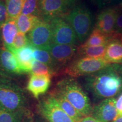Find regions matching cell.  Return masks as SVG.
I'll list each match as a JSON object with an SVG mask.
<instances>
[{
	"label": "cell",
	"instance_id": "cell-24",
	"mask_svg": "<svg viewBox=\"0 0 122 122\" xmlns=\"http://www.w3.org/2000/svg\"><path fill=\"white\" fill-rule=\"evenodd\" d=\"M7 19H17L21 14L24 0H5Z\"/></svg>",
	"mask_w": 122,
	"mask_h": 122
},
{
	"label": "cell",
	"instance_id": "cell-34",
	"mask_svg": "<svg viewBox=\"0 0 122 122\" xmlns=\"http://www.w3.org/2000/svg\"><path fill=\"white\" fill-rule=\"evenodd\" d=\"M21 122H33V115H32L31 112H29L24 117L23 119Z\"/></svg>",
	"mask_w": 122,
	"mask_h": 122
},
{
	"label": "cell",
	"instance_id": "cell-30",
	"mask_svg": "<svg viewBox=\"0 0 122 122\" xmlns=\"http://www.w3.org/2000/svg\"><path fill=\"white\" fill-rule=\"evenodd\" d=\"M114 1L115 0H94L96 4L100 8H102V7L107 5L110 3L114 2Z\"/></svg>",
	"mask_w": 122,
	"mask_h": 122
},
{
	"label": "cell",
	"instance_id": "cell-13",
	"mask_svg": "<svg viewBox=\"0 0 122 122\" xmlns=\"http://www.w3.org/2000/svg\"><path fill=\"white\" fill-rule=\"evenodd\" d=\"M115 98H106L93 108L92 117L102 122H112L118 117Z\"/></svg>",
	"mask_w": 122,
	"mask_h": 122
},
{
	"label": "cell",
	"instance_id": "cell-19",
	"mask_svg": "<svg viewBox=\"0 0 122 122\" xmlns=\"http://www.w3.org/2000/svg\"><path fill=\"white\" fill-rule=\"evenodd\" d=\"M107 45L94 46H82L80 45L77 48L76 56L77 57L104 58Z\"/></svg>",
	"mask_w": 122,
	"mask_h": 122
},
{
	"label": "cell",
	"instance_id": "cell-23",
	"mask_svg": "<svg viewBox=\"0 0 122 122\" xmlns=\"http://www.w3.org/2000/svg\"><path fill=\"white\" fill-rule=\"evenodd\" d=\"M33 56L35 60L48 66L56 74L59 70L49 52L47 50L41 49L34 48Z\"/></svg>",
	"mask_w": 122,
	"mask_h": 122
},
{
	"label": "cell",
	"instance_id": "cell-8",
	"mask_svg": "<svg viewBox=\"0 0 122 122\" xmlns=\"http://www.w3.org/2000/svg\"><path fill=\"white\" fill-rule=\"evenodd\" d=\"M27 36L29 44L34 48L46 50L53 43L50 24L42 19L40 20Z\"/></svg>",
	"mask_w": 122,
	"mask_h": 122
},
{
	"label": "cell",
	"instance_id": "cell-25",
	"mask_svg": "<svg viewBox=\"0 0 122 122\" xmlns=\"http://www.w3.org/2000/svg\"><path fill=\"white\" fill-rule=\"evenodd\" d=\"M22 14L40 16L39 0H24Z\"/></svg>",
	"mask_w": 122,
	"mask_h": 122
},
{
	"label": "cell",
	"instance_id": "cell-21",
	"mask_svg": "<svg viewBox=\"0 0 122 122\" xmlns=\"http://www.w3.org/2000/svg\"><path fill=\"white\" fill-rule=\"evenodd\" d=\"M30 111L28 109L11 111L0 105V122H21Z\"/></svg>",
	"mask_w": 122,
	"mask_h": 122
},
{
	"label": "cell",
	"instance_id": "cell-15",
	"mask_svg": "<svg viewBox=\"0 0 122 122\" xmlns=\"http://www.w3.org/2000/svg\"><path fill=\"white\" fill-rule=\"evenodd\" d=\"M33 50L34 48L32 46L28 45L19 49H13L10 51L17 59L22 74H30L31 71L35 61L33 56Z\"/></svg>",
	"mask_w": 122,
	"mask_h": 122
},
{
	"label": "cell",
	"instance_id": "cell-17",
	"mask_svg": "<svg viewBox=\"0 0 122 122\" xmlns=\"http://www.w3.org/2000/svg\"><path fill=\"white\" fill-rule=\"evenodd\" d=\"M50 94H51L56 98L62 110L75 122H79L84 117L61 93H59L57 90L54 89V91L51 92Z\"/></svg>",
	"mask_w": 122,
	"mask_h": 122
},
{
	"label": "cell",
	"instance_id": "cell-2",
	"mask_svg": "<svg viewBox=\"0 0 122 122\" xmlns=\"http://www.w3.org/2000/svg\"><path fill=\"white\" fill-rule=\"evenodd\" d=\"M55 89L58 91L84 117L92 114L93 108L87 94L73 77H66L57 84Z\"/></svg>",
	"mask_w": 122,
	"mask_h": 122
},
{
	"label": "cell",
	"instance_id": "cell-37",
	"mask_svg": "<svg viewBox=\"0 0 122 122\" xmlns=\"http://www.w3.org/2000/svg\"><path fill=\"white\" fill-rule=\"evenodd\" d=\"M2 44V36H1V31L0 30V44Z\"/></svg>",
	"mask_w": 122,
	"mask_h": 122
},
{
	"label": "cell",
	"instance_id": "cell-6",
	"mask_svg": "<svg viewBox=\"0 0 122 122\" xmlns=\"http://www.w3.org/2000/svg\"><path fill=\"white\" fill-rule=\"evenodd\" d=\"M39 114L49 122H75L62 110L51 94L40 100Z\"/></svg>",
	"mask_w": 122,
	"mask_h": 122
},
{
	"label": "cell",
	"instance_id": "cell-5",
	"mask_svg": "<svg viewBox=\"0 0 122 122\" xmlns=\"http://www.w3.org/2000/svg\"><path fill=\"white\" fill-rule=\"evenodd\" d=\"M111 65L104 58L77 57L65 67L64 72L71 77L89 75Z\"/></svg>",
	"mask_w": 122,
	"mask_h": 122
},
{
	"label": "cell",
	"instance_id": "cell-16",
	"mask_svg": "<svg viewBox=\"0 0 122 122\" xmlns=\"http://www.w3.org/2000/svg\"><path fill=\"white\" fill-rule=\"evenodd\" d=\"M104 59L110 64L122 63V35H117L110 40Z\"/></svg>",
	"mask_w": 122,
	"mask_h": 122
},
{
	"label": "cell",
	"instance_id": "cell-35",
	"mask_svg": "<svg viewBox=\"0 0 122 122\" xmlns=\"http://www.w3.org/2000/svg\"><path fill=\"white\" fill-rule=\"evenodd\" d=\"M62 1H63L71 9L75 6V4L77 0H62Z\"/></svg>",
	"mask_w": 122,
	"mask_h": 122
},
{
	"label": "cell",
	"instance_id": "cell-22",
	"mask_svg": "<svg viewBox=\"0 0 122 122\" xmlns=\"http://www.w3.org/2000/svg\"><path fill=\"white\" fill-rule=\"evenodd\" d=\"M41 19L35 15L21 14L16 20L18 30L24 33L30 32Z\"/></svg>",
	"mask_w": 122,
	"mask_h": 122
},
{
	"label": "cell",
	"instance_id": "cell-12",
	"mask_svg": "<svg viewBox=\"0 0 122 122\" xmlns=\"http://www.w3.org/2000/svg\"><path fill=\"white\" fill-rule=\"evenodd\" d=\"M119 9V6L103 10L97 15L95 28L111 37L118 34L114 32V28Z\"/></svg>",
	"mask_w": 122,
	"mask_h": 122
},
{
	"label": "cell",
	"instance_id": "cell-10",
	"mask_svg": "<svg viewBox=\"0 0 122 122\" xmlns=\"http://www.w3.org/2000/svg\"><path fill=\"white\" fill-rule=\"evenodd\" d=\"M78 47L76 45L52 43L46 50L48 51L59 69L66 66L75 58Z\"/></svg>",
	"mask_w": 122,
	"mask_h": 122
},
{
	"label": "cell",
	"instance_id": "cell-1",
	"mask_svg": "<svg viewBox=\"0 0 122 122\" xmlns=\"http://www.w3.org/2000/svg\"><path fill=\"white\" fill-rule=\"evenodd\" d=\"M85 87L96 98H110L122 89V76L110 65L85 78Z\"/></svg>",
	"mask_w": 122,
	"mask_h": 122
},
{
	"label": "cell",
	"instance_id": "cell-7",
	"mask_svg": "<svg viewBox=\"0 0 122 122\" xmlns=\"http://www.w3.org/2000/svg\"><path fill=\"white\" fill-rule=\"evenodd\" d=\"M52 34L53 43L76 45L78 41L74 30L63 17L53 18L48 22Z\"/></svg>",
	"mask_w": 122,
	"mask_h": 122
},
{
	"label": "cell",
	"instance_id": "cell-32",
	"mask_svg": "<svg viewBox=\"0 0 122 122\" xmlns=\"http://www.w3.org/2000/svg\"><path fill=\"white\" fill-rule=\"evenodd\" d=\"M79 122H102L100 120L96 119L92 116H88V117H85L82 119Z\"/></svg>",
	"mask_w": 122,
	"mask_h": 122
},
{
	"label": "cell",
	"instance_id": "cell-33",
	"mask_svg": "<svg viewBox=\"0 0 122 122\" xmlns=\"http://www.w3.org/2000/svg\"><path fill=\"white\" fill-rule=\"evenodd\" d=\"M33 122H49L40 114L33 115Z\"/></svg>",
	"mask_w": 122,
	"mask_h": 122
},
{
	"label": "cell",
	"instance_id": "cell-31",
	"mask_svg": "<svg viewBox=\"0 0 122 122\" xmlns=\"http://www.w3.org/2000/svg\"><path fill=\"white\" fill-rule=\"evenodd\" d=\"M116 107L119 115H122V94L118 97V100L116 101Z\"/></svg>",
	"mask_w": 122,
	"mask_h": 122
},
{
	"label": "cell",
	"instance_id": "cell-18",
	"mask_svg": "<svg viewBox=\"0 0 122 122\" xmlns=\"http://www.w3.org/2000/svg\"><path fill=\"white\" fill-rule=\"evenodd\" d=\"M3 46L8 49L13 46L18 29L16 20L7 19L1 28Z\"/></svg>",
	"mask_w": 122,
	"mask_h": 122
},
{
	"label": "cell",
	"instance_id": "cell-4",
	"mask_svg": "<svg viewBox=\"0 0 122 122\" xmlns=\"http://www.w3.org/2000/svg\"><path fill=\"white\" fill-rule=\"evenodd\" d=\"M63 18L74 30L78 40L84 43L91 34L93 17L91 12L83 5L73 7Z\"/></svg>",
	"mask_w": 122,
	"mask_h": 122
},
{
	"label": "cell",
	"instance_id": "cell-28",
	"mask_svg": "<svg viewBox=\"0 0 122 122\" xmlns=\"http://www.w3.org/2000/svg\"><path fill=\"white\" fill-rule=\"evenodd\" d=\"M114 32L118 34L122 35V5H119V9L116 18Z\"/></svg>",
	"mask_w": 122,
	"mask_h": 122
},
{
	"label": "cell",
	"instance_id": "cell-9",
	"mask_svg": "<svg viewBox=\"0 0 122 122\" xmlns=\"http://www.w3.org/2000/svg\"><path fill=\"white\" fill-rule=\"evenodd\" d=\"M40 16L48 22L56 17H63L70 11V7L62 0H39Z\"/></svg>",
	"mask_w": 122,
	"mask_h": 122
},
{
	"label": "cell",
	"instance_id": "cell-20",
	"mask_svg": "<svg viewBox=\"0 0 122 122\" xmlns=\"http://www.w3.org/2000/svg\"><path fill=\"white\" fill-rule=\"evenodd\" d=\"M116 36V35H115ZM113 37L107 35L95 28L92 31L87 39L81 45L82 46H94L106 45Z\"/></svg>",
	"mask_w": 122,
	"mask_h": 122
},
{
	"label": "cell",
	"instance_id": "cell-3",
	"mask_svg": "<svg viewBox=\"0 0 122 122\" xmlns=\"http://www.w3.org/2000/svg\"><path fill=\"white\" fill-rule=\"evenodd\" d=\"M27 96L23 88L12 79L0 76V105L11 111L26 109Z\"/></svg>",
	"mask_w": 122,
	"mask_h": 122
},
{
	"label": "cell",
	"instance_id": "cell-14",
	"mask_svg": "<svg viewBox=\"0 0 122 122\" xmlns=\"http://www.w3.org/2000/svg\"><path fill=\"white\" fill-rule=\"evenodd\" d=\"M51 76L46 75L32 74L27 85V89L35 97L39 99L41 95L45 94L49 88Z\"/></svg>",
	"mask_w": 122,
	"mask_h": 122
},
{
	"label": "cell",
	"instance_id": "cell-11",
	"mask_svg": "<svg viewBox=\"0 0 122 122\" xmlns=\"http://www.w3.org/2000/svg\"><path fill=\"white\" fill-rule=\"evenodd\" d=\"M22 75L15 55L6 48L0 47V76L12 79Z\"/></svg>",
	"mask_w": 122,
	"mask_h": 122
},
{
	"label": "cell",
	"instance_id": "cell-27",
	"mask_svg": "<svg viewBox=\"0 0 122 122\" xmlns=\"http://www.w3.org/2000/svg\"><path fill=\"white\" fill-rule=\"evenodd\" d=\"M28 45H30L28 36L25 33L19 31L15 36L13 46L7 50L11 51L13 49H19Z\"/></svg>",
	"mask_w": 122,
	"mask_h": 122
},
{
	"label": "cell",
	"instance_id": "cell-26",
	"mask_svg": "<svg viewBox=\"0 0 122 122\" xmlns=\"http://www.w3.org/2000/svg\"><path fill=\"white\" fill-rule=\"evenodd\" d=\"M30 74L35 75H46L52 76L56 74L54 71L48 66L39 61L35 60L33 62L32 68Z\"/></svg>",
	"mask_w": 122,
	"mask_h": 122
},
{
	"label": "cell",
	"instance_id": "cell-36",
	"mask_svg": "<svg viewBox=\"0 0 122 122\" xmlns=\"http://www.w3.org/2000/svg\"><path fill=\"white\" fill-rule=\"evenodd\" d=\"M112 122H122V115H119Z\"/></svg>",
	"mask_w": 122,
	"mask_h": 122
},
{
	"label": "cell",
	"instance_id": "cell-29",
	"mask_svg": "<svg viewBox=\"0 0 122 122\" xmlns=\"http://www.w3.org/2000/svg\"><path fill=\"white\" fill-rule=\"evenodd\" d=\"M7 19V14L5 0H0V30Z\"/></svg>",
	"mask_w": 122,
	"mask_h": 122
}]
</instances>
